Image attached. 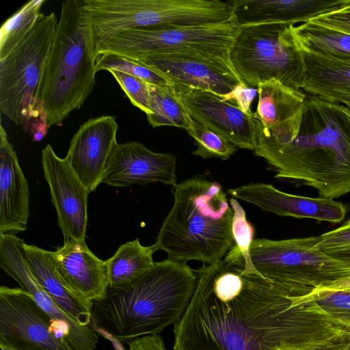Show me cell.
Returning <instances> with one entry per match:
<instances>
[{
    "label": "cell",
    "mask_w": 350,
    "mask_h": 350,
    "mask_svg": "<svg viewBox=\"0 0 350 350\" xmlns=\"http://www.w3.org/2000/svg\"><path fill=\"white\" fill-rule=\"evenodd\" d=\"M57 24L54 12L44 16L28 36L0 60V111L29 132L34 142L40 141L48 131L38 92Z\"/></svg>",
    "instance_id": "8992f818"
},
{
    "label": "cell",
    "mask_w": 350,
    "mask_h": 350,
    "mask_svg": "<svg viewBox=\"0 0 350 350\" xmlns=\"http://www.w3.org/2000/svg\"><path fill=\"white\" fill-rule=\"evenodd\" d=\"M24 241L15 234H0V267L55 322L70 327L76 332L98 338L92 325L81 326L65 314L46 293L33 274L25 256Z\"/></svg>",
    "instance_id": "44dd1931"
},
{
    "label": "cell",
    "mask_w": 350,
    "mask_h": 350,
    "mask_svg": "<svg viewBox=\"0 0 350 350\" xmlns=\"http://www.w3.org/2000/svg\"><path fill=\"white\" fill-rule=\"evenodd\" d=\"M280 346L284 350H350V331L311 345H283Z\"/></svg>",
    "instance_id": "d590c367"
},
{
    "label": "cell",
    "mask_w": 350,
    "mask_h": 350,
    "mask_svg": "<svg viewBox=\"0 0 350 350\" xmlns=\"http://www.w3.org/2000/svg\"><path fill=\"white\" fill-rule=\"evenodd\" d=\"M95 61L96 38L84 1L62 2L38 92L48 129L62 126L93 92Z\"/></svg>",
    "instance_id": "5b68a950"
},
{
    "label": "cell",
    "mask_w": 350,
    "mask_h": 350,
    "mask_svg": "<svg viewBox=\"0 0 350 350\" xmlns=\"http://www.w3.org/2000/svg\"><path fill=\"white\" fill-rule=\"evenodd\" d=\"M98 342L55 322L21 288L0 286L1 350H96Z\"/></svg>",
    "instance_id": "9c48e42d"
},
{
    "label": "cell",
    "mask_w": 350,
    "mask_h": 350,
    "mask_svg": "<svg viewBox=\"0 0 350 350\" xmlns=\"http://www.w3.org/2000/svg\"><path fill=\"white\" fill-rule=\"evenodd\" d=\"M174 203L159 231L154 252L170 260L213 264L234 245L232 210L222 186L200 174L173 186Z\"/></svg>",
    "instance_id": "277c9868"
},
{
    "label": "cell",
    "mask_w": 350,
    "mask_h": 350,
    "mask_svg": "<svg viewBox=\"0 0 350 350\" xmlns=\"http://www.w3.org/2000/svg\"><path fill=\"white\" fill-rule=\"evenodd\" d=\"M347 107L350 109V104L347 105Z\"/></svg>",
    "instance_id": "60d3db41"
},
{
    "label": "cell",
    "mask_w": 350,
    "mask_h": 350,
    "mask_svg": "<svg viewBox=\"0 0 350 350\" xmlns=\"http://www.w3.org/2000/svg\"><path fill=\"white\" fill-rule=\"evenodd\" d=\"M302 50V49H301ZM305 78L301 90L332 103L350 104V61L303 51Z\"/></svg>",
    "instance_id": "603a6c76"
},
{
    "label": "cell",
    "mask_w": 350,
    "mask_h": 350,
    "mask_svg": "<svg viewBox=\"0 0 350 350\" xmlns=\"http://www.w3.org/2000/svg\"><path fill=\"white\" fill-rule=\"evenodd\" d=\"M23 247L26 260L46 293L76 323L92 325V304L78 297L64 285L56 271L52 252L25 243Z\"/></svg>",
    "instance_id": "7402d4cb"
},
{
    "label": "cell",
    "mask_w": 350,
    "mask_h": 350,
    "mask_svg": "<svg viewBox=\"0 0 350 350\" xmlns=\"http://www.w3.org/2000/svg\"><path fill=\"white\" fill-rule=\"evenodd\" d=\"M197 275L187 262H155L140 279L120 290L107 289L92 302V324L106 339L127 343L174 325L193 295Z\"/></svg>",
    "instance_id": "3957f363"
},
{
    "label": "cell",
    "mask_w": 350,
    "mask_h": 350,
    "mask_svg": "<svg viewBox=\"0 0 350 350\" xmlns=\"http://www.w3.org/2000/svg\"><path fill=\"white\" fill-rule=\"evenodd\" d=\"M239 29L234 17L211 25L129 29L96 44V55L113 53L139 60L152 55L183 54L209 62L241 79L230 59Z\"/></svg>",
    "instance_id": "52a82bcc"
},
{
    "label": "cell",
    "mask_w": 350,
    "mask_h": 350,
    "mask_svg": "<svg viewBox=\"0 0 350 350\" xmlns=\"http://www.w3.org/2000/svg\"><path fill=\"white\" fill-rule=\"evenodd\" d=\"M288 23H265L239 27L230 59L241 80L249 87L276 80L301 90L305 78L302 50Z\"/></svg>",
    "instance_id": "ba28073f"
},
{
    "label": "cell",
    "mask_w": 350,
    "mask_h": 350,
    "mask_svg": "<svg viewBox=\"0 0 350 350\" xmlns=\"http://www.w3.org/2000/svg\"><path fill=\"white\" fill-rule=\"evenodd\" d=\"M149 92L152 113L147 120L152 127L170 126L186 131L192 129V119L173 93L171 84L161 87L149 83Z\"/></svg>",
    "instance_id": "484cf974"
},
{
    "label": "cell",
    "mask_w": 350,
    "mask_h": 350,
    "mask_svg": "<svg viewBox=\"0 0 350 350\" xmlns=\"http://www.w3.org/2000/svg\"><path fill=\"white\" fill-rule=\"evenodd\" d=\"M132 350H167L159 334L150 335L137 340Z\"/></svg>",
    "instance_id": "8d00e7d4"
},
{
    "label": "cell",
    "mask_w": 350,
    "mask_h": 350,
    "mask_svg": "<svg viewBox=\"0 0 350 350\" xmlns=\"http://www.w3.org/2000/svg\"><path fill=\"white\" fill-rule=\"evenodd\" d=\"M229 202L232 210L231 230L234 245L240 250L243 258V271L259 273L252 263L250 254L251 244L254 240V228L247 220L245 212L237 199L232 198Z\"/></svg>",
    "instance_id": "4dcf8cb0"
},
{
    "label": "cell",
    "mask_w": 350,
    "mask_h": 350,
    "mask_svg": "<svg viewBox=\"0 0 350 350\" xmlns=\"http://www.w3.org/2000/svg\"><path fill=\"white\" fill-rule=\"evenodd\" d=\"M177 157L155 152L138 142L117 144L110 154L101 183L116 187L161 183L172 187L177 183Z\"/></svg>",
    "instance_id": "4fadbf2b"
},
{
    "label": "cell",
    "mask_w": 350,
    "mask_h": 350,
    "mask_svg": "<svg viewBox=\"0 0 350 350\" xmlns=\"http://www.w3.org/2000/svg\"><path fill=\"white\" fill-rule=\"evenodd\" d=\"M350 245V219L341 226L318 236L315 247L325 252Z\"/></svg>",
    "instance_id": "836d02e7"
},
{
    "label": "cell",
    "mask_w": 350,
    "mask_h": 350,
    "mask_svg": "<svg viewBox=\"0 0 350 350\" xmlns=\"http://www.w3.org/2000/svg\"><path fill=\"white\" fill-rule=\"evenodd\" d=\"M239 27L306 23L341 7L345 0H230Z\"/></svg>",
    "instance_id": "ffe728a7"
},
{
    "label": "cell",
    "mask_w": 350,
    "mask_h": 350,
    "mask_svg": "<svg viewBox=\"0 0 350 350\" xmlns=\"http://www.w3.org/2000/svg\"><path fill=\"white\" fill-rule=\"evenodd\" d=\"M309 21L350 35V0H345L341 7Z\"/></svg>",
    "instance_id": "d6a6232c"
},
{
    "label": "cell",
    "mask_w": 350,
    "mask_h": 350,
    "mask_svg": "<svg viewBox=\"0 0 350 350\" xmlns=\"http://www.w3.org/2000/svg\"><path fill=\"white\" fill-rule=\"evenodd\" d=\"M257 88L258 99L253 117L275 142L290 140L299 128L307 94L274 79L259 83Z\"/></svg>",
    "instance_id": "ac0fdd59"
},
{
    "label": "cell",
    "mask_w": 350,
    "mask_h": 350,
    "mask_svg": "<svg viewBox=\"0 0 350 350\" xmlns=\"http://www.w3.org/2000/svg\"><path fill=\"white\" fill-rule=\"evenodd\" d=\"M232 198L253 204L278 216L313 219L338 224L347 214V206L339 201L310 198L283 192L271 184L251 183L227 191Z\"/></svg>",
    "instance_id": "9a60e30c"
},
{
    "label": "cell",
    "mask_w": 350,
    "mask_h": 350,
    "mask_svg": "<svg viewBox=\"0 0 350 350\" xmlns=\"http://www.w3.org/2000/svg\"><path fill=\"white\" fill-rule=\"evenodd\" d=\"M137 61L172 83L211 92L219 97L245 83L241 79L209 62L183 54L152 55Z\"/></svg>",
    "instance_id": "e0dca14e"
},
{
    "label": "cell",
    "mask_w": 350,
    "mask_h": 350,
    "mask_svg": "<svg viewBox=\"0 0 350 350\" xmlns=\"http://www.w3.org/2000/svg\"><path fill=\"white\" fill-rule=\"evenodd\" d=\"M257 94V88L249 87L245 83H241L233 91L220 98L224 101L235 105L243 113L250 114L253 113L251 110V105Z\"/></svg>",
    "instance_id": "e575fe53"
},
{
    "label": "cell",
    "mask_w": 350,
    "mask_h": 350,
    "mask_svg": "<svg viewBox=\"0 0 350 350\" xmlns=\"http://www.w3.org/2000/svg\"><path fill=\"white\" fill-rule=\"evenodd\" d=\"M152 245H142L138 238L117 249L106 262L107 289H124L146 274L154 265Z\"/></svg>",
    "instance_id": "cb8c5ba5"
},
{
    "label": "cell",
    "mask_w": 350,
    "mask_h": 350,
    "mask_svg": "<svg viewBox=\"0 0 350 350\" xmlns=\"http://www.w3.org/2000/svg\"><path fill=\"white\" fill-rule=\"evenodd\" d=\"M109 72L117 81L131 104L150 115L149 83L146 81L120 71L110 70Z\"/></svg>",
    "instance_id": "1f68e13d"
},
{
    "label": "cell",
    "mask_w": 350,
    "mask_h": 350,
    "mask_svg": "<svg viewBox=\"0 0 350 350\" xmlns=\"http://www.w3.org/2000/svg\"><path fill=\"white\" fill-rule=\"evenodd\" d=\"M41 159L64 241L73 240L86 244L88 198L90 192L75 174L66 158L59 157L50 144L42 149Z\"/></svg>",
    "instance_id": "8fae6325"
},
{
    "label": "cell",
    "mask_w": 350,
    "mask_h": 350,
    "mask_svg": "<svg viewBox=\"0 0 350 350\" xmlns=\"http://www.w3.org/2000/svg\"><path fill=\"white\" fill-rule=\"evenodd\" d=\"M192 119V129L187 133L194 139L197 148L192 154L202 159H228L237 147L222 135Z\"/></svg>",
    "instance_id": "f546056e"
},
{
    "label": "cell",
    "mask_w": 350,
    "mask_h": 350,
    "mask_svg": "<svg viewBox=\"0 0 350 350\" xmlns=\"http://www.w3.org/2000/svg\"><path fill=\"white\" fill-rule=\"evenodd\" d=\"M316 288L350 291V277L338 279L327 285L316 287Z\"/></svg>",
    "instance_id": "f35d334b"
},
{
    "label": "cell",
    "mask_w": 350,
    "mask_h": 350,
    "mask_svg": "<svg viewBox=\"0 0 350 350\" xmlns=\"http://www.w3.org/2000/svg\"><path fill=\"white\" fill-rule=\"evenodd\" d=\"M254 153L276 172L277 178L314 188L319 198L335 199L350 193V109L307 94L299 128L277 143L254 118Z\"/></svg>",
    "instance_id": "7a4b0ae2"
},
{
    "label": "cell",
    "mask_w": 350,
    "mask_h": 350,
    "mask_svg": "<svg viewBox=\"0 0 350 350\" xmlns=\"http://www.w3.org/2000/svg\"><path fill=\"white\" fill-rule=\"evenodd\" d=\"M294 301L308 302L332 321L350 328V291L314 288L307 295L295 297Z\"/></svg>",
    "instance_id": "83f0119b"
},
{
    "label": "cell",
    "mask_w": 350,
    "mask_h": 350,
    "mask_svg": "<svg viewBox=\"0 0 350 350\" xmlns=\"http://www.w3.org/2000/svg\"><path fill=\"white\" fill-rule=\"evenodd\" d=\"M191 301L174 325L173 350H273L307 346L350 331L294 298L313 288L246 273L225 256L195 270Z\"/></svg>",
    "instance_id": "6da1fadb"
},
{
    "label": "cell",
    "mask_w": 350,
    "mask_h": 350,
    "mask_svg": "<svg viewBox=\"0 0 350 350\" xmlns=\"http://www.w3.org/2000/svg\"><path fill=\"white\" fill-rule=\"evenodd\" d=\"M56 271L64 285L75 295L92 304L107 291L106 262L73 240L66 241L52 252Z\"/></svg>",
    "instance_id": "2e32d148"
},
{
    "label": "cell",
    "mask_w": 350,
    "mask_h": 350,
    "mask_svg": "<svg viewBox=\"0 0 350 350\" xmlns=\"http://www.w3.org/2000/svg\"><path fill=\"white\" fill-rule=\"evenodd\" d=\"M317 241L318 237L254 239L251 261L262 277L288 285L314 288L350 277V268L317 249Z\"/></svg>",
    "instance_id": "30bf717a"
},
{
    "label": "cell",
    "mask_w": 350,
    "mask_h": 350,
    "mask_svg": "<svg viewBox=\"0 0 350 350\" xmlns=\"http://www.w3.org/2000/svg\"><path fill=\"white\" fill-rule=\"evenodd\" d=\"M301 49L326 58L350 61V35L308 21L294 25Z\"/></svg>",
    "instance_id": "d4e9b609"
},
{
    "label": "cell",
    "mask_w": 350,
    "mask_h": 350,
    "mask_svg": "<svg viewBox=\"0 0 350 350\" xmlns=\"http://www.w3.org/2000/svg\"><path fill=\"white\" fill-rule=\"evenodd\" d=\"M324 253L350 268V245L327 251Z\"/></svg>",
    "instance_id": "74e56055"
},
{
    "label": "cell",
    "mask_w": 350,
    "mask_h": 350,
    "mask_svg": "<svg viewBox=\"0 0 350 350\" xmlns=\"http://www.w3.org/2000/svg\"><path fill=\"white\" fill-rule=\"evenodd\" d=\"M29 191L16 153L0 126V233L16 234L27 228Z\"/></svg>",
    "instance_id": "d6986e66"
},
{
    "label": "cell",
    "mask_w": 350,
    "mask_h": 350,
    "mask_svg": "<svg viewBox=\"0 0 350 350\" xmlns=\"http://www.w3.org/2000/svg\"><path fill=\"white\" fill-rule=\"evenodd\" d=\"M171 88L191 118L237 148L254 151L256 127L253 113L246 114L211 92L172 82Z\"/></svg>",
    "instance_id": "7c38bea8"
},
{
    "label": "cell",
    "mask_w": 350,
    "mask_h": 350,
    "mask_svg": "<svg viewBox=\"0 0 350 350\" xmlns=\"http://www.w3.org/2000/svg\"><path fill=\"white\" fill-rule=\"evenodd\" d=\"M273 350H284L281 346L275 347Z\"/></svg>",
    "instance_id": "ab89813d"
},
{
    "label": "cell",
    "mask_w": 350,
    "mask_h": 350,
    "mask_svg": "<svg viewBox=\"0 0 350 350\" xmlns=\"http://www.w3.org/2000/svg\"><path fill=\"white\" fill-rule=\"evenodd\" d=\"M45 0H31L8 18L0 29V60L6 57L44 17L40 9Z\"/></svg>",
    "instance_id": "4316f807"
},
{
    "label": "cell",
    "mask_w": 350,
    "mask_h": 350,
    "mask_svg": "<svg viewBox=\"0 0 350 350\" xmlns=\"http://www.w3.org/2000/svg\"><path fill=\"white\" fill-rule=\"evenodd\" d=\"M95 70L96 72L101 70L120 71L139 77L150 84L161 87L167 86L172 83L165 77L143 63L113 53L96 55Z\"/></svg>",
    "instance_id": "f1b7e54d"
},
{
    "label": "cell",
    "mask_w": 350,
    "mask_h": 350,
    "mask_svg": "<svg viewBox=\"0 0 350 350\" xmlns=\"http://www.w3.org/2000/svg\"><path fill=\"white\" fill-rule=\"evenodd\" d=\"M118 130L114 116H102L81 124L70 141L65 158L90 192L101 183L107 162L118 144Z\"/></svg>",
    "instance_id": "5bb4252c"
}]
</instances>
